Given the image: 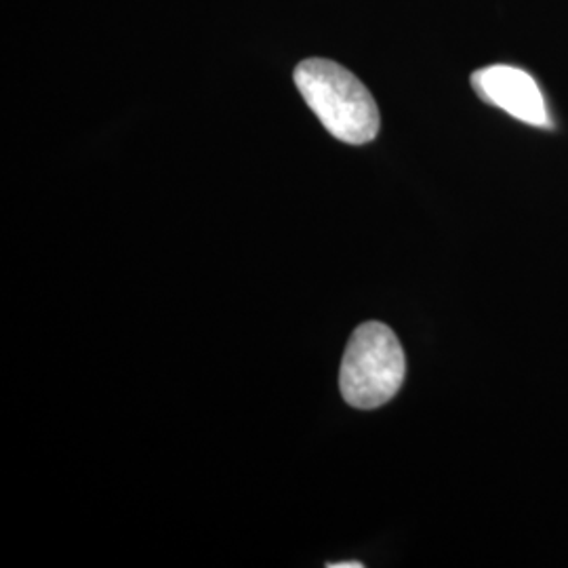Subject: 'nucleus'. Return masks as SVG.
<instances>
[{
  "mask_svg": "<svg viewBox=\"0 0 568 568\" xmlns=\"http://www.w3.org/2000/svg\"><path fill=\"white\" fill-rule=\"evenodd\" d=\"M295 84L326 131L349 145L373 142L379 133V108L363 82L331 60H305L295 68Z\"/></svg>",
  "mask_w": 568,
  "mask_h": 568,
  "instance_id": "nucleus-1",
  "label": "nucleus"
},
{
  "mask_svg": "<svg viewBox=\"0 0 568 568\" xmlns=\"http://www.w3.org/2000/svg\"><path fill=\"white\" fill-rule=\"evenodd\" d=\"M471 87L480 100L501 108L509 116L532 126H551L541 89L525 70L504 63L488 65L471 74Z\"/></svg>",
  "mask_w": 568,
  "mask_h": 568,
  "instance_id": "nucleus-3",
  "label": "nucleus"
},
{
  "mask_svg": "<svg viewBox=\"0 0 568 568\" xmlns=\"http://www.w3.org/2000/svg\"><path fill=\"white\" fill-rule=\"evenodd\" d=\"M405 373V349L396 333L384 323H365L345 347L339 389L354 408H379L398 394Z\"/></svg>",
  "mask_w": 568,
  "mask_h": 568,
  "instance_id": "nucleus-2",
  "label": "nucleus"
},
{
  "mask_svg": "<svg viewBox=\"0 0 568 568\" xmlns=\"http://www.w3.org/2000/svg\"><path fill=\"white\" fill-rule=\"evenodd\" d=\"M363 562H339V565H328V568H363Z\"/></svg>",
  "mask_w": 568,
  "mask_h": 568,
  "instance_id": "nucleus-4",
  "label": "nucleus"
}]
</instances>
